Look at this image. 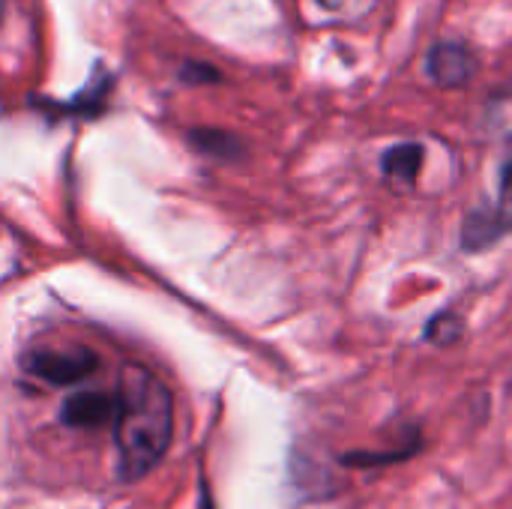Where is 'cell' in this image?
Instances as JSON below:
<instances>
[{
	"label": "cell",
	"instance_id": "obj_1",
	"mask_svg": "<svg viewBox=\"0 0 512 509\" xmlns=\"http://www.w3.org/2000/svg\"><path fill=\"white\" fill-rule=\"evenodd\" d=\"M114 402L117 474L132 483L162 462L174 432V402L168 387L150 369L135 363L120 369Z\"/></svg>",
	"mask_w": 512,
	"mask_h": 509
},
{
	"label": "cell",
	"instance_id": "obj_2",
	"mask_svg": "<svg viewBox=\"0 0 512 509\" xmlns=\"http://www.w3.org/2000/svg\"><path fill=\"white\" fill-rule=\"evenodd\" d=\"M512 234V156L501 165L498 174V201L495 204H483L474 207L465 219H462V231H459V246L468 255H480L489 252L492 246H498L504 237Z\"/></svg>",
	"mask_w": 512,
	"mask_h": 509
},
{
	"label": "cell",
	"instance_id": "obj_3",
	"mask_svg": "<svg viewBox=\"0 0 512 509\" xmlns=\"http://www.w3.org/2000/svg\"><path fill=\"white\" fill-rule=\"evenodd\" d=\"M21 366L51 384V387H72V384H81L84 378L93 375L96 369V357L93 351H87L84 345H69V348H33Z\"/></svg>",
	"mask_w": 512,
	"mask_h": 509
},
{
	"label": "cell",
	"instance_id": "obj_4",
	"mask_svg": "<svg viewBox=\"0 0 512 509\" xmlns=\"http://www.w3.org/2000/svg\"><path fill=\"white\" fill-rule=\"evenodd\" d=\"M480 72V57L468 42L459 39H441L426 54V75L444 87V90H462L468 87Z\"/></svg>",
	"mask_w": 512,
	"mask_h": 509
},
{
	"label": "cell",
	"instance_id": "obj_5",
	"mask_svg": "<svg viewBox=\"0 0 512 509\" xmlns=\"http://www.w3.org/2000/svg\"><path fill=\"white\" fill-rule=\"evenodd\" d=\"M423 162H426V147L420 141H399V144L384 150L381 174H384V180L390 186L411 192L417 186V180H420Z\"/></svg>",
	"mask_w": 512,
	"mask_h": 509
},
{
	"label": "cell",
	"instance_id": "obj_6",
	"mask_svg": "<svg viewBox=\"0 0 512 509\" xmlns=\"http://www.w3.org/2000/svg\"><path fill=\"white\" fill-rule=\"evenodd\" d=\"M114 411H117V402L111 396L81 390L63 402L60 420L63 426H72V429H96V426L114 423Z\"/></svg>",
	"mask_w": 512,
	"mask_h": 509
},
{
	"label": "cell",
	"instance_id": "obj_7",
	"mask_svg": "<svg viewBox=\"0 0 512 509\" xmlns=\"http://www.w3.org/2000/svg\"><path fill=\"white\" fill-rule=\"evenodd\" d=\"M420 450H423V438H420V432H417V435L408 438L402 447H387V450H354V453H345L339 462L348 465V468H387V465H399V462L414 459Z\"/></svg>",
	"mask_w": 512,
	"mask_h": 509
},
{
	"label": "cell",
	"instance_id": "obj_8",
	"mask_svg": "<svg viewBox=\"0 0 512 509\" xmlns=\"http://www.w3.org/2000/svg\"><path fill=\"white\" fill-rule=\"evenodd\" d=\"M465 333H468V324H465V318H462L459 312H453V309H444V312L432 315V318L426 321V330H423L426 342L435 345V348H456V345L465 339Z\"/></svg>",
	"mask_w": 512,
	"mask_h": 509
},
{
	"label": "cell",
	"instance_id": "obj_9",
	"mask_svg": "<svg viewBox=\"0 0 512 509\" xmlns=\"http://www.w3.org/2000/svg\"><path fill=\"white\" fill-rule=\"evenodd\" d=\"M195 144L210 153V156H237L240 153V141L228 132H195Z\"/></svg>",
	"mask_w": 512,
	"mask_h": 509
}]
</instances>
